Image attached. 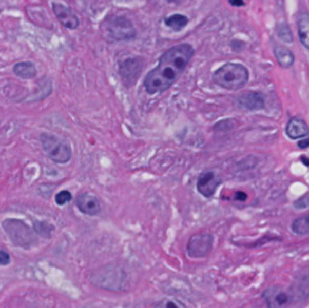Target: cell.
<instances>
[{"instance_id": "obj_1", "label": "cell", "mask_w": 309, "mask_h": 308, "mask_svg": "<svg viewBox=\"0 0 309 308\" xmlns=\"http://www.w3.org/2000/svg\"><path fill=\"white\" fill-rule=\"evenodd\" d=\"M194 48L188 44L173 46L163 54L159 64L144 80L145 89L149 94L165 92L181 76L194 55Z\"/></svg>"}, {"instance_id": "obj_2", "label": "cell", "mask_w": 309, "mask_h": 308, "mask_svg": "<svg viewBox=\"0 0 309 308\" xmlns=\"http://www.w3.org/2000/svg\"><path fill=\"white\" fill-rule=\"evenodd\" d=\"M249 71L240 64L229 63L215 71L213 80L215 84L226 90L237 91L244 87L249 80Z\"/></svg>"}, {"instance_id": "obj_3", "label": "cell", "mask_w": 309, "mask_h": 308, "mask_svg": "<svg viewBox=\"0 0 309 308\" xmlns=\"http://www.w3.org/2000/svg\"><path fill=\"white\" fill-rule=\"evenodd\" d=\"M5 232L8 234L13 244L23 249H30L37 243V238L32 229L23 221L17 219H7L2 222Z\"/></svg>"}, {"instance_id": "obj_4", "label": "cell", "mask_w": 309, "mask_h": 308, "mask_svg": "<svg viewBox=\"0 0 309 308\" xmlns=\"http://www.w3.org/2000/svg\"><path fill=\"white\" fill-rule=\"evenodd\" d=\"M41 144L46 155L54 163L66 164L72 158L70 146L53 134H42Z\"/></svg>"}, {"instance_id": "obj_5", "label": "cell", "mask_w": 309, "mask_h": 308, "mask_svg": "<svg viewBox=\"0 0 309 308\" xmlns=\"http://www.w3.org/2000/svg\"><path fill=\"white\" fill-rule=\"evenodd\" d=\"M106 34L117 41L134 38L136 32L130 21L122 16H110L103 22Z\"/></svg>"}, {"instance_id": "obj_6", "label": "cell", "mask_w": 309, "mask_h": 308, "mask_svg": "<svg viewBox=\"0 0 309 308\" xmlns=\"http://www.w3.org/2000/svg\"><path fill=\"white\" fill-rule=\"evenodd\" d=\"M214 246V237L207 232L192 235L187 244V253L191 258H204L211 252Z\"/></svg>"}, {"instance_id": "obj_7", "label": "cell", "mask_w": 309, "mask_h": 308, "mask_svg": "<svg viewBox=\"0 0 309 308\" xmlns=\"http://www.w3.org/2000/svg\"><path fill=\"white\" fill-rule=\"evenodd\" d=\"M262 297L269 307H285L291 304L292 297L280 286H271L263 292Z\"/></svg>"}, {"instance_id": "obj_8", "label": "cell", "mask_w": 309, "mask_h": 308, "mask_svg": "<svg viewBox=\"0 0 309 308\" xmlns=\"http://www.w3.org/2000/svg\"><path fill=\"white\" fill-rule=\"evenodd\" d=\"M221 183V180L215 175V173L204 172L199 176L196 187L203 196L210 198L215 194Z\"/></svg>"}, {"instance_id": "obj_9", "label": "cell", "mask_w": 309, "mask_h": 308, "mask_svg": "<svg viewBox=\"0 0 309 308\" xmlns=\"http://www.w3.org/2000/svg\"><path fill=\"white\" fill-rule=\"evenodd\" d=\"M52 8L57 19L64 27L68 29H76L79 27V19L71 8L57 2H53Z\"/></svg>"}, {"instance_id": "obj_10", "label": "cell", "mask_w": 309, "mask_h": 308, "mask_svg": "<svg viewBox=\"0 0 309 308\" xmlns=\"http://www.w3.org/2000/svg\"><path fill=\"white\" fill-rule=\"evenodd\" d=\"M75 203L80 212L90 216H96L102 211L98 198L88 193L78 195Z\"/></svg>"}, {"instance_id": "obj_11", "label": "cell", "mask_w": 309, "mask_h": 308, "mask_svg": "<svg viewBox=\"0 0 309 308\" xmlns=\"http://www.w3.org/2000/svg\"><path fill=\"white\" fill-rule=\"evenodd\" d=\"M237 104L244 111H260L265 107V99L259 92H247L238 97Z\"/></svg>"}, {"instance_id": "obj_12", "label": "cell", "mask_w": 309, "mask_h": 308, "mask_svg": "<svg viewBox=\"0 0 309 308\" xmlns=\"http://www.w3.org/2000/svg\"><path fill=\"white\" fill-rule=\"evenodd\" d=\"M121 76L126 83L133 84L138 80V77L140 76L141 72V65L140 60L138 59H128L125 61L121 66Z\"/></svg>"}, {"instance_id": "obj_13", "label": "cell", "mask_w": 309, "mask_h": 308, "mask_svg": "<svg viewBox=\"0 0 309 308\" xmlns=\"http://www.w3.org/2000/svg\"><path fill=\"white\" fill-rule=\"evenodd\" d=\"M286 132L291 139H298L308 135L309 128L301 118H292L286 125Z\"/></svg>"}, {"instance_id": "obj_14", "label": "cell", "mask_w": 309, "mask_h": 308, "mask_svg": "<svg viewBox=\"0 0 309 308\" xmlns=\"http://www.w3.org/2000/svg\"><path fill=\"white\" fill-rule=\"evenodd\" d=\"M274 55L279 66L282 68H289L294 65V54L286 46L277 45L274 47Z\"/></svg>"}, {"instance_id": "obj_15", "label": "cell", "mask_w": 309, "mask_h": 308, "mask_svg": "<svg viewBox=\"0 0 309 308\" xmlns=\"http://www.w3.org/2000/svg\"><path fill=\"white\" fill-rule=\"evenodd\" d=\"M13 72L16 76L24 79V80H29L36 76V68L33 63L31 61H20L14 65Z\"/></svg>"}, {"instance_id": "obj_16", "label": "cell", "mask_w": 309, "mask_h": 308, "mask_svg": "<svg viewBox=\"0 0 309 308\" xmlns=\"http://www.w3.org/2000/svg\"><path fill=\"white\" fill-rule=\"evenodd\" d=\"M299 40L306 49L309 50V15L303 14L298 20Z\"/></svg>"}, {"instance_id": "obj_17", "label": "cell", "mask_w": 309, "mask_h": 308, "mask_svg": "<svg viewBox=\"0 0 309 308\" xmlns=\"http://www.w3.org/2000/svg\"><path fill=\"white\" fill-rule=\"evenodd\" d=\"M188 21V18L185 15L176 14L166 17L165 24L173 31H181L187 26Z\"/></svg>"}, {"instance_id": "obj_18", "label": "cell", "mask_w": 309, "mask_h": 308, "mask_svg": "<svg viewBox=\"0 0 309 308\" xmlns=\"http://www.w3.org/2000/svg\"><path fill=\"white\" fill-rule=\"evenodd\" d=\"M292 231L298 235H305L309 233V214L299 217L292 223Z\"/></svg>"}, {"instance_id": "obj_19", "label": "cell", "mask_w": 309, "mask_h": 308, "mask_svg": "<svg viewBox=\"0 0 309 308\" xmlns=\"http://www.w3.org/2000/svg\"><path fill=\"white\" fill-rule=\"evenodd\" d=\"M53 225L50 224L46 221H34V231L39 235L45 237V238H50L52 232L53 231Z\"/></svg>"}, {"instance_id": "obj_20", "label": "cell", "mask_w": 309, "mask_h": 308, "mask_svg": "<svg viewBox=\"0 0 309 308\" xmlns=\"http://www.w3.org/2000/svg\"><path fill=\"white\" fill-rule=\"evenodd\" d=\"M277 34L283 42L286 43V44H291L293 42L291 28L286 23L279 24V27L277 28Z\"/></svg>"}, {"instance_id": "obj_21", "label": "cell", "mask_w": 309, "mask_h": 308, "mask_svg": "<svg viewBox=\"0 0 309 308\" xmlns=\"http://www.w3.org/2000/svg\"><path fill=\"white\" fill-rule=\"evenodd\" d=\"M72 195L69 191H61L55 195V202L58 206H64L72 200Z\"/></svg>"}, {"instance_id": "obj_22", "label": "cell", "mask_w": 309, "mask_h": 308, "mask_svg": "<svg viewBox=\"0 0 309 308\" xmlns=\"http://www.w3.org/2000/svg\"><path fill=\"white\" fill-rule=\"evenodd\" d=\"M294 207L296 209H305L309 207V194H305L304 196L299 198L294 202Z\"/></svg>"}, {"instance_id": "obj_23", "label": "cell", "mask_w": 309, "mask_h": 308, "mask_svg": "<svg viewBox=\"0 0 309 308\" xmlns=\"http://www.w3.org/2000/svg\"><path fill=\"white\" fill-rule=\"evenodd\" d=\"M10 263V256L8 252L0 251V266H7Z\"/></svg>"}, {"instance_id": "obj_24", "label": "cell", "mask_w": 309, "mask_h": 308, "mask_svg": "<svg viewBox=\"0 0 309 308\" xmlns=\"http://www.w3.org/2000/svg\"><path fill=\"white\" fill-rule=\"evenodd\" d=\"M159 306H165V307H179V306H183V304L180 303H176L173 300H167L166 301V303H161V304H158Z\"/></svg>"}, {"instance_id": "obj_25", "label": "cell", "mask_w": 309, "mask_h": 308, "mask_svg": "<svg viewBox=\"0 0 309 308\" xmlns=\"http://www.w3.org/2000/svg\"><path fill=\"white\" fill-rule=\"evenodd\" d=\"M248 197V195L244 193V192H237L235 194V199L237 201H241V202H244L246 201V199Z\"/></svg>"}, {"instance_id": "obj_26", "label": "cell", "mask_w": 309, "mask_h": 308, "mask_svg": "<svg viewBox=\"0 0 309 308\" xmlns=\"http://www.w3.org/2000/svg\"><path fill=\"white\" fill-rule=\"evenodd\" d=\"M298 147L301 149H307L309 147V138L299 141L298 143Z\"/></svg>"}, {"instance_id": "obj_27", "label": "cell", "mask_w": 309, "mask_h": 308, "mask_svg": "<svg viewBox=\"0 0 309 308\" xmlns=\"http://www.w3.org/2000/svg\"><path fill=\"white\" fill-rule=\"evenodd\" d=\"M230 4L234 7H241L244 6V1L243 0H230Z\"/></svg>"}, {"instance_id": "obj_28", "label": "cell", "mask_w": 309, "mask_h": 308, "mask_svg": "<svg viewBox=\"0 0 309 308\" xmlns=\"http://www.w3.org/2000/svg\"><path fill=\"white\" fill-rule=\"evenodd\" d=\"M301 160L303 164H305V166H309V158L305 157V156H303L301 157Z\"/></svg>"}]
</instances>
